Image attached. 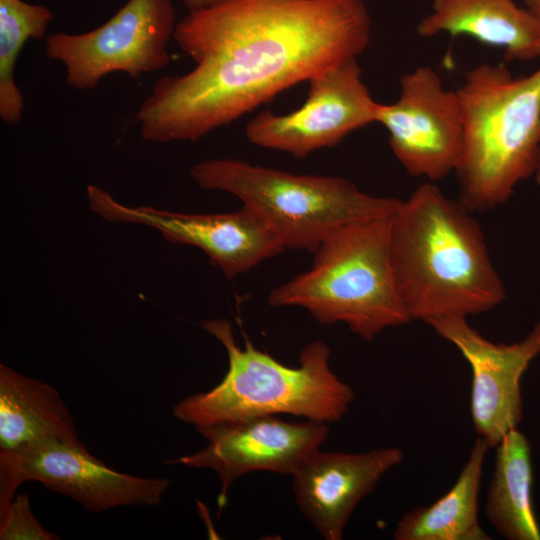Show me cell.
<instances>
[{
  "label": "cell",
  "instance_id": "6da1fadb",
  "mask_svg": "<svg viewBox=\"0 0 540 540\" xmlns=\"http://www.w3.org/2000/svg\"><path fill=\"white\" fill-rule=\"evenodd\" d=\"M363 0H220L189 11L174 40L196 63L164 76L136 117L145 141L196 142L368 47Z\"/></svg>",
  "mask_w": 540,
  "mask_h": 540
},
{
  "label": "cell",
  "instance_id": "7a4b0ae2",
  "mask_svg": "<svg viewBox=\"0 0 540 540\" xmlns=\"http://www.w3.org/2000/svg\"><path fill=\"white\" fill-rule=\"evenodd\" d=\"M471 213L426 182L391 215V264L411 320L467 318L504 301L505 286Z\"/></svg>",
  "mask_w": 540,
  "mask_h": 540
},
{
  "label": "cell",
  "instance_id": "3957f363",
  "mask_svg": "<svg viewBox=\"0 0 540 540\" xmlns=\"http://www.w3.org/2000/svg\"><path fill=\"white\" fill-rule=\"evenodd\" d=\"M457 91L463 146L456 174L470 212L507 202L540 163V68L514 76L503 64L470 69Z\"/></svg>",
  "mask_w": 540,
  "mask_h": 540
},
{
  "label": "cell",
  "instance_id": "277c9868",
  "mask_svg": "<svg viewBox=\"0 0 540 540\" xmlns=\"http://www.w3.org/2000/svg\"><path fill=\"white\" fill-rule=\"evenodd\" d=\"M202 327L224 347L228 370L211 390L180 400L173 408L178 420L197 429L256 416L290 414L328 424L348 412L354 391L331 370V350L324 341L308 343L300 353L299 365L289 367L248 339L242 348L225 318L204 320Z\"/></svg>",
  "mask_w": 540,
  "mask_h": 540
},
{
  "label": "cell",
  "instance_id": "5b68a950",
  "mask_svg": "<svg viewBox=\"0 0 540 540\" xmlns=\"http://www.w3.org/2000/svg\"><path fill=\"white\" fill-rule=\"evenodd\" d=\"M390 217L334 229L313 253L310 269L274 287L268 304L302 308L321 324L344 323L367 341L409 323L391 264Z\"/></svg>",
  "mask_w": 540,
  "mask_h": 540
},
{
  "label": "cell",
  "instance_id": "8992f818",
  "mask_svg": "<svg viewBox=\"0 0 540 540\" xmlns=\"http://www.w3.org/2000/svg\"><path fill=\"white\" fill-rule=\"evenodd\" d=\"M190 175L202 189L239 198L286 249L311 253L334 229L354 221L390 217L401 202L367 194L344 178L295 174L232 158L199 162Z\"/></svg>",
  "mask_w": 540,
  "mask_h": 540
},
{
  "label": "cell",
  "instance_id": "52a82bcc",
  "mask_svg": "<svg viewBox=\"0 0 540 540\" xmlns=\"http://www.w3.org/2000/svg\"><path fill=\"white\" fill-rule=\"evenodd\" d=\"M176 24L173 0H128L91 31L48 36L46 55L65 66L70 87L94 89L114 72L137 78L165 68L171 60L168 44Z\"/></svg>",
  "mask_w": 540,
  "mask_h": 540
},
{
  "label": "cell",
  "instance_id": "ba28073f",
  "mask_svg": "<svg viewBox=\"0 0 540 540\" xmlns=\"http://www.w3.org/2000/svg\"><path fill=\"white\" fill-rule=\"evenodd\" d=\"M307 82L308 95L301 107L283 115L265 110L247 123L245 134L252 144L305 158L377 123L380 103L364 83L357 58L332 66Z\"/></svg>",
  "mask_w": 540,
  "mask_h": 540
},
{
  "label": "cell",
  "instance_id": "9c48e42d",
  "mask_svg": "<svg viewBox=\"0 0 540 540\" xmlns=\"http://www.w3.org/2000/svg\"><path fill=\"white\" fill-rule=\"evenodd\" d=\"M377 123L411 176L434 182L456 172L463 146L460 100L432 67L418 66L401 77L398 99L380 104Z\"/></svg>",
  "mask_w": 540,
  "mask_h": 540
},
{
  "label": "cell",
  "instance_id": "30bf717a",
  "mask_svg": "<svg viewBox=\"0 0 540 540\" xmlns=\"http://www.w3.org/2000/svg\"><path fill=\"white\" fill-rule=\"evenodd\" d=\"M87 198L91 210L109 222L149 226L171 243L199 248L228 279L286 250L266 223L246 206L214 214L131 207L93 184L87 186Z\"/></svg>",
  "mask_w": 540,
  "mask_h": 540
},
{
  "label": "cell",
  "instance_id": "8fae6325",
  "mask_svg": "<svg viewBox=\"0 0 540 540\" xmlns=\"http://www.w3.org/2000/svg\"><path fill=\"white\" fill-rule=\"evenodd\" d=\"M27 481L39 482L96 513L124 506L157 505L171 484L168 478L113 470L90 454L81 441H48L0 468V513Z\"/></svg>",
  "mask_w": 540,
  "mask_h": 540
},
{
  "label": "cell",
  "instance_id": "7c38bea8",
  "mask_svg": "<svg viewBox=\"0 0 540 540\" xmlns=\"http://www.w3.org/2000/svg\"><path fill=\"white\" fill-rule=\"evenodd\" d=\"M196 430L207 444L193 454L166 463L213 470L220 482L219 511L236 479L256 471L292 476L329 435L327 423L308 419L291 422L277 415L250 417Z\"/></svg>",
  "mask_w": 540,
  "mask_h": 540
},
{
  "label": "cell",
  "instance_id": "4fadbf2b",
  "mask_svg": "<svg viewBox=\"0 0 540 540\" xmlns=\"http://www.w3.org/2000/svg\"><path fill=\"white\" fill-rule=\"evenodd\" d=\"M427 323L453 344L472 372L470 413L473 428L490 448L518 428L523 417L521 379L540 355V323L520 341L496 343L473 328L465 317L441 316Z\"/></svg>",
  "mask_w": 540,
  "mask_h": 540
},
{
  "label": "cell",
  "instance_id": "5bb4252c",
  "mask_svg": "<svg viewBox=\"0 0 540 540\" xmlns=\"http://www.w3.org/2000/svg\"><path fill=\"white\" fill-rule=\"evenodd\" d=\"M403 458L396 446L360 453L319 449L292 475L297 506L322 538L341 540L359 502Z\"/></svg>",
  "mask_w": 540,
  "mask_h": 540
},
{
  "label": "cell",
  "instance_id": "9a60e30c",
  "mask_svg": "<svg viewBox=\"0 0 540 540\" xmlns=\"http://www.w3.org/2000/svg\"><path fill=\"white\" fill-rule=\"evenodd\" d=\"M417 33L423 38L467 36L502 49L509 61L540 58V21L514 0H431Z\"/></svg>",
  "mask_w": 540,
  "mask_h": 540
},
{
  "label": "cell",
  "instance_id": "2e32d148",
  "mask_svg": "<svg viewBox=\"0 0 540 540\" xmlns=\"http://www.w3.org/2000/svg\"><path fill=\"white\" fill-rule=\"evenodd\" d=\"M48 441L80 442L60 393L0 364V468Z\"/></svg>",
  "mask_w": 540,
  "mask_h": 540
},
{
  "label": "cell",
  "instance_id": "e0dca14e",
  "mask_svg": "<svg viewBox=\"0 0 540 540\" xmlns=\"http://www.w3.org/2000/svg\"><path fill=\"white\" fill-rule=\"evenodd\" d=\"M490 447L477 438L456 482L429 506L406 512L393 532L395 540H489L480 525L479 491Z\"/></svg>",
  "mask_w": 540,
  "mask_h": 540
},
{
  "label": "cell",
  "instance_id": "ac0fdd59",
  "mask_svg": "<svg viewBox=\"0 0 540 540\" xmlns=\"http://www.w3.org/2000/svg\"><path fill=\"white\" fill-rule=\"evenodd\" d=\"M485 516L507 540H540V525L532 501L531 446L518 428L498 443Z\"/></svg>",
  "mask_w": 540,
  "mask_h": 540
},
{
  "label": "cell",
  "instance_id": "d6986e66",
  "mask_svg": "<svg viewBox=\"0 0 540 540\" xmlns=\"http://www.w3.org/2000/svg\"><path fill=\"white\" fill-rule=\"evenodd\" d=\"M52 18L46 6L0 0V118L8 125L18 124L25 109L14 78L18 56L27 40L45 36Z\"/></svg>",
  "mask_w": 540,
  "mask_h": 540
},
{
  "label": "cell",
  "instance_id": "ffe728a7",
  "mask_svg": "<svg viewBox=\"0 0 540 540\" xmlns=\"http://www.w3.org/2000/svg\"><path fill=\"white\" fill-rule=\"evenodd\" d=\"M0 539L59 540L60 536L40 524L32 512L29 494L23 493L0 513Z\"/></svg>",
  "mask_w": 540,
  "mask_h": 540
},
{
  "label": "cell",
  "instance_id": "44dd1931",
  "mask_svg": "<svg viewBox=\"0 0 540 540\" xmlns=\"http://www.w3.org/2000/svg\"><path fill=\"white\" fill-rule=\"evenodd\" d=\"M189 11L210 7L220 0H182Z\"/></svg>",
  "mask_w": 540,
  "mask_h": 540
},
{
  "label": "cell",
  "instance_id": "7402d4cb",
  "mask_svg": "<svg viewBox=\"0 0 540 540\" xmlns=\"http://www.w3.org/2000/svg\"><path fill=\"white\" fill-rule=\"evenodd\" d=\"M527 8L540 21V0H522Z\"/></svg>",
  "mask_w": 540,
  "mask_h": 540
},
{
  "label": "cell",
  "instance_id": "603a6c76",
  "mask_svg": "<svg viewBox=\"0 0 540 540\" xmlns=\"http://www.w3.org/2000/svg\"><path fill=\"white\" fill-rule=\"evenodd\" d=\"M534 176H535L536 183H537V185L539 187V190H540V163H539L538 169H537Z\"/></svg>",
  "mask_w": 540,
  "mask_h": 540
}]
</instances>
